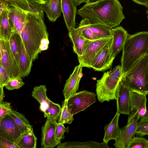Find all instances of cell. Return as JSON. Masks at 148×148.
Listing matches in <instances>:
<instances>
[{"instance_id":"obj_41","label":"cell","mask_w":148,"mask_h":148,"mask_svg":"<svg viewBox=\"0 0 148 148\" xmlns=\"http://www.w3.org/2000/svg\"><path fill=\"white\" fill-rule=\"evenodd\" d=\"M135 3L148 8V0H132Z\"/></svg>"},{"instance_id":"obj_14","label":"cell","mask_w":148,"mask_h":148,"mask_svg":"<svg viewBox=\"0 0 148 148\" xmlns=\"http://www.w3.org/2000/svg\"><path fill=\"white\" fill-rule=\"evenodd\" d=\"M83 67L79 64L75 67L73 71L66 80L62 92L65 100H68L78 90L80 79L82 77Z\"/></svg>"},{"instance_id":"obj_4","label":"cell","mask_w":148,"mask_h":148,"mask_svg":"<svg viewBox=\"0 0 148 148\" xmlns=\"http://www.w3.org/2000/svg\"><path fill=\"white\" fill-rule=\"evenodd\" d=\"M148 70V51L128 71L123 74L120 82L132 91L148 94L146 75Z\"/></svg>"},{"instance_id":"obj_8","label":"cell","mask_w":148,"mask_h":148,"mask_svg":"<svg viewBox=\"0 0 148 148\" xmlns=\"http://www.w3.org/2000/svg\"><path fill=\"white\" fill-rule=\"evenodd\" d=\"M96 95L94 93L86 90L76 92L68 100L69 110L73 115L84 110L96 102Z\"/></svg>"},{"instance_id":"obj_5","label":"cell","mask_w":148,"mask_h":148,"mask_svg":"<svg viewBox=\"0 0 148 148\" xmlns=\"http://www.w3.org/2000/svg\"><path fill=\"white\" fill-rule=\"evenodd\" d=\"M122 75L121 67L119 65L104 73L101 77L97 80L96 91L99 102L116 100V92Z\"/></svg>"},{"instance_id":"obj_25","label":"cell","mask_w":148,"mask_h":148,"mask_svg":"<svg viewBox=\"0 0 148 148\" xmlns=\"http://www.w3.org/2000/svg\"><path fill=\"white\" fill-rule=\"evenodd\" d=\"M41 5L42 9L51 21H56L61 16L62 12L60 0H51L48 3Z\"/></svg>"},{"instance_id":"obj_23","label":"cell","mask_w":148,"mask_h":148,"mask_svg":"<svg viewBox=\"0 0 148 148\" xmlns=\"http://www.w3.org/2000/svg\"><path fill=\"white\" fill-rule=\"evenodd\" d=\"M47 91L45 85H41L34 87L32 92V96L40 103V109L43 113L52 101L47 96Z\"/></svg>"},{"instance_id":"obj_34","label":"cell","mask_w":148,"mask_h":148,"mask_svg":"<svg viewBox=\"0 0 148 148\" xmlns=\"http://www.w3.org/2000/svg\"><path fill=\"white\" fill-rule=\"evenodd\" d=\"M82 36L86 40H93L101 38L92 32L81 20L78 26Z\"/></svg>"},{"instance_id":"obj_15","label":"cell","mask_w":148,"mask_h":148,"mask_svg":"<svg viewBox=\"0 0 148 148\" xmlns=\"http://www.w3.org/2000/svg\"><path fill=\"white\" fill-rule=\"evenodd\" d=\"M131 91L120 81L115 93L117 110L120 114L129 115L130 113V98Z\"/></svg>"},{"instance_id":"obj_32","label":"cell","mask_w":148,"mask_h":148,"mask_svg":"<svg viewBox=\"0 0 148 148\" xmlns=\"http://www.w3.org/2000/svg\"><path fill=\"white\" fill-rule=\"evenodd\" d=\"M139 120L136 134L140 137L148 136V111L144 116Z\"/></svg>"},{"instance_id":"obj_16","label":"cell","mask_w":148,"mask_h":148,"mask_svg":"<svg viewBox=\"0 0 148 148\" xmlns=\"http://www.w3.org/2000/svg\"><path fill=\"white\" fill-rule=\"evenodd\" d=\"M60 2L62 13L69 31L75 28L77 5L74 0H60Z\"/></svg>"},{"instance_id":"obj_37","label":"cell","mask_w":148,"mask_h":148,"mask_svg":"<svg viewBox=\"0 0 148 148\" xmlns=\"http://www.w3.org/2000/svg\"><path fill=\"white\" fill-rule=\"evenodd\" d=\"M11 109L10 103L3 101L0 103V119L9 114Z\"/></svg>"},{"instance_id":"obj_3","label":"cell","mask_w":148,"mask_h":148,"mask_svg":"<svg viewBox=\"0 0 148 148\" xmlns=\"http://www.w3.org/2000/svg\"><path fill=\"white\" fill-rule=\"evenodd\" d=\"M121 62L122 75L148 51V31L129 35L122 49Z\"/></svg>"},{"instance_id":"obj_48","label":"cell","mask_w":148,"mask_h":148,"mask_svg":"<svg viewBox=\"0 0 148 148\" xmlns=\"http://www.w3.org/2000/svg\"></svg>"},{"instance_id":"obj_31","label":"cell","mask_w":148,"mask_h":148,"mask_svg":"<svg viewBox=\"0 0 148 148\" xmlns=\"http://www.w3.org/2000/svg\"><path fill=\"white\" fill-rule=\"evenodd\" d=\"M61 111V106L59 104L51 101L48 108L43 113L45 117L57 121L59 118Z\"/></svg>"},{"instance_id":"obj_26","label":"cell","mask_w":148,"mask_h":148,"mask_svg":"<svg viewBox=\"0 0 148 148\" xmlns=\"http://www.w3.org/2000/svg\"><path fill=\"white\" fill-rule=\"evenodd\" d=\"M37 140L32 128L22 134L16 144L20 148H36Z\"/></svg>"},{"instance_id":"obj_20","label":"cell","mask_w":148,"mask_h":148,"mask_svg":"<svg viewBox=\"0 0 148 148\" xmlns=\"http://www.w3.org/2000/svg\"><path fill=\"white\" fill-rule=\"evenodd\" d=\"M68 34L73 44V50L77 58L81 57L85 42L86 39L82 36L80 28H73L69 31Z\"/></svg>"},{"instance_id":"obj_39","label":"cell","mask_w":148,"mask_h":148,"mask_svg":"<svg viewBox=\"0 0 148 148\" xmlns=\"http://www.w3.org/2000/svg\"><path fill=\"white\" fill-rule=\"evenodd\" d=\"M10 78L6 70L0 65V86L4 87Z\"/></svg>"},{"instance_id":"obj_36","label":"cell","mask_w":148,"mask_h":148,"mask_svg":"<svg viewBox=\"0 0 148 148\" xmlns=\"http://www.w3.org/2000/svg\"><path fill=\"white\" fill-rule=\"evenodd\" d=\"M69 132V127H65L64 124L57 122L55 132V138L56 140L59 144L61 141L64 139L65 136L64 134Z\"/></svg>"},{"instance_id":"obj_21","label":"cell","mask_w":148,"mask_h":148,"mask_svg":"<svg viewBox=\"0 0 148 148\" xmlns=\"http://www.w3.org/2000/svg\"><path fill=\"white\" fill-rule=\"evenodd\" d=\"M120 114L117 110L111 122L108 124H106L104 126L105 133L103 142L108 143L109 140H115L118 137L120 130L118 124Z\"/></svg>"},{"instance_id":"obj_30","label":"cell","mask_w":148,"mask_h":148,"mask_svg":"<svg viewBox=\"0 0 148 148\" xmlns=\"http://www.w3.org/2000/svg\"><path fill=\"white\" fill-rule=\"evenodd\" d=\"M67 100L62 102L61 111L58 123L62 124L72 123L74 120L73 115L69 110L67 107Z\"/></svg>"},{"instance_id":"obj_44","label":"cell","mask_w":148,"mask_h":148,"mask_svg":"<svg viewBox=\"0 0 148 148\" xmlns=\"http://www.w3.org/2000/svg\"><path fill=\"white\" fill-rule=\"evenodd\" d=\"M77 5H79L82 3H86V0H74Z\"/></svg>"},{"instance_id":"obj_40","label":"cell","mask_w":148,"mask_h":148,"mask_svg":"<svg viewBox=\"0 0 148 148\" xmlns=\"http://www.w3.org/2000/svg\"><path fill=\"white\" fill-rule=\"evenodd\" d=\"M49 43V38H45L42 40L40 47V53L42 51L47 50L48 49Z\"/></svg>"},{"instance_id":"obj_18","label":"cell","mask_w":148,"mask_h":148,"mask_svg":"<svg viewBox=\"0 0 148 148\" xmlns=\"http://www.w3.org/2000/svg\"><path fill=\"white\" fill-rule=\"evenodd\" d=\"M112 40L111 51L114 58L122 49L129 34L121 26L111 29Z\"/></svg>"},{"instance_id":"obj_9","label":"cell","mask_w":148,"mask_h":148,"mask_svg":"<svg viewBox=\"0 0 148 148\" xmlns=\"http://www.w3.org/2000/svg\"><path fill=\"white\" fill-rule=\"evenodd\" d=\"M0 65L10 78L19 76L18 66L11 50L9 40L0 38Z\"/></svg>"},{"instance_id":"obj_2","label":"cell","mask_w":148,"mask_h":148,"mask_svg":"<svg viewBox=\"0 0 148 148\" xmlns=\"http://www.w3.org/2000/svg\"><path fill=\"white\" fill-rule=\"evenodd\" d=\"M20 35L27 53L34 61L40 53V47L42 40L49 38L43 10L27 13Z\"/></svg>"},{"instance_id":"obj_24","label":"cell","mask_w":148,"mask_h":148,"mask_svg":"<svg viewBox=\"0 0 148 148\" xmlns=\"http://www.w3.org/2000/svg\"><path fill=\"white\" fill-rule=\"evenodd\" d=\"M33 61L27 53L22 42L20 53L18 69L21 77L28 76L31 71Z\"/></svg>"},{"instance_id":"obj_10","label":"cell","mask_w":148,"mask_h":148,"mask_svg":"<svg viewBox=\"0 0 148 148\" xmlns=\"http://www.w3.org/2000/svg\"><path fill=\"white\" fill-rule=\"evenodd\" d=\"M128 115L127 124L120 129L119 136L115 140L114 145L116 148H126L130 140L135 136L139 118L136 114L130 113Z\"/></svg>"},{"instance_id":"obj_43","label":"cell","mask_w":148,"mask_h":148,"mask_svg":"<svg viewBox=\"0 0 148 148\" xmlns=\"http://www.w3.org/2000/svg\"><path fill=\"white\" fill-rule=\"evenodd\" d=\"M0 103L3 101V98L4 96V93L3 91V87L0 86Z\"/></svg>"},{"instance_id":"obj_22","label":"cell","mask_w":148,"mask_h":148,"mask_svg":"<svg viewBox=\"0 0 148 148\" xmlns=\"http://www.w3.org/2000/svg\"><path fill=\"white\" fill-rule=\"evenodd\" d=\"M57 148H110L107 143H99L93 141L81 142L78 141L66 142L60 143Z\"/></svg>"},{"instance_id":"obj_29","label":"cell","mask_w":148,"mask_h":148,"mask_svg":"<svg viewBox=\"0 0 148 148\" xmlns=\"http://www.w3.org/2000/svg\"><path fill=\"white\" fill-rule=\"evenodd\" d=\"M82 21L92 32L101 38L112 37L111 29L98 24H88L83 19Z\"/></svg>"},{"instance_id":"obj_45","label":"cell","mask_w":148,"mask_h":148,"mask_svg":"<svg viewBox=\"0 0 148 148\" xmlns=\"http://www.w3.org/2000/svg\"><path fill=\"white\" fill-rule=\"evenodd\" d=\"M103 0H86V3L90 4L95 3Z\"/></svg>"},{"instance_id":"obj_46","label":"cell","mask_w":148,"mask_h":148,"mask_svg":"<svg viewBox=\"0 0 148 148\" xmlns=\"http://www.w3.org/2000/svg\"><path fill=\"white\" fill-rule=\"evenodd\" d=\"M146 79L148 84V70L146 75Z\"/></svg>"},{"instance_id":"obj_17","label":"cell","mask_w":148,"mask_h":148,"mask_svg":"<svg viewBox=\"0 0 148 148\" xmlns=\"http://www.w3.org/2000/svg\"><path fill=\"white\" fill-rule=\"evenodd\" d=\"M147 101L146 95L131 91L130 98L131 112H137L139 119L144 116L148 112L146 108Z\"/></svg>"},{"instance_id":"obj_38","label":"cell","mask_w":148,"mask_h":148,"mask_svg":"<svg viewBox=\"0 0 148 148\" xmlns=\"http://www.w3.org/2000/svg\"><path fill=\"white\" fill-rule=\"evenodd\" d=\"M0 148H20L15 143L0 136Z\"/></svg>"},{"instance_id":"obj_42","label":"cell","mask_w":148,"mask_h":148,"mask_svg":"<svg viewBox=\"0 0 148 148\" xmlns=\"http://www.w3.org/2000/svg\"><path fill=\"white\" fill-rule=\"evenodd\" d=\"M37 3L42 5L49 2L51 0H30Z\"/></svg>"},{"instance_id":"obj_28","label":"cell","mask_w":148,"mask_h":148,"mask_svg":"<svg viewBox=\"0 0 148 148\" xmlns=\"http://www.w3.org/2000/svg\"><path fill=\"white\" fill-rule=\"evenodd\" d=\"M10 46L13 54L18 66L22 40L20 34L15 32L9 40Z\"/></svg>"},{"instance_id":"obj_27","label":"cell","mask_w":148,"mask_h":148,"mask_svg":"<svg viewBox=\"0 0 148 148\" xmlns=\"http://www.w3.org/2000/svg\"><path fill=\"white\" fill-rule=\"evenodd\" d=\"M9 114L18 126L22 134L33 128L30 122L21 113L12 109Z\"/></svg>"},{"instance_id":"obj_12","label":"cell","mask_w":148,"mask_h":148,"mask_svg":"<svg viewBox=\"0 0 148 148\" xmlns=\"http://www.w3.org/2000/svg\"><path fill=\"white\" fill-rule=\"evenodd\" d=\"M21 135L9 114L0 119V136L16 143Z\"/></svg>"},{"instance_id":"obj_6","label":"cell","mask_w":148,"mask_h":148,"mask_svg":"<svg viewBox=\"0 0 148 148\" xmlns=\"http://www.w3.org/2000/svg\"><path fill=\"white\" fill-rule=\"evenodd\" d=\"M9 16L15 32L20 34L24 27L27 13L42 10L41 5L30 0H8Z\"/></svg>"},{"instance_id":"obj_47","label":"cell","mask_w":148,"mask_h":148,"mask_svg":"<svg viewBox=\"0 0 148 148\" xmlns=\"http://www.w3.org/2000/svg\"><path fill=\"white\" fill-rule=\"evenodd\" d=\"M147 14H148V16H147V18H148V10H147Z\"/></svg>"},{"instance_id":"obj_7","label":"cell","mask_w":148,"mask_h":148,"mask_svg":"<svg viewBox=\"0 0 148 148\" xmlns=\"http://www.w3.org/2000/svg\"><path fill=\"white\" fill-rule=\"evenodd\" d=\"M112 38V37L101 38L93 40H87L82 55L78 58L79 64L83 67L91 68L92 63L96 56Z\"/></svg>"},{"instance_id":"obj_1","label":"cell","mask_w":148,"mask_h":148,"mask_svg":"<svg viewBox=\"0 0 148 148\" xmlns=\"http://www.w3.org/2000/svg\"><path fill=\"white\" fill-rule=\"evenodd\" d=\"M123 7L119 0H103L86 3L77 13L88 24H98L112 29L125 19Z\"/></svg>"},{"instance_id":"obj_13","label":"cell","mask_w":148,"mask_h":148,"mask_svg":"<svg viewBox=\"0 0 148 148\" xmlns=\"http://www.w3.org/2000/svg\"><path fill=\"white\" fill-rule=\"evenodd\" d=\"M57 122V121L47 118L45 123L41 127V147L53 148L58 145L55 138Z\"/></svg>"},{"instance_id":"obj_11","label":"cell","mask_w":148,"mask_h":148,"mask_svg":"<svg viewBox=\"0 0 148 148\" xmlns=\"http://www.w3.org/2000/svg\"><path fill=\"white\" fill-rule=\"evenodd\" d=\"M112 39L104 47L95 58L91 66L95 71H104L112 67L115 58L111 51Z\"/></svg>"},{"instance_id":"obj_19","label":"cell","mask_w":148,"mask_h":148,"mask_svg":"<svg viewBox=\"0 0 148 148\" xmlns=\"http://www.w3.org/2000/svg\"><path fill=\"white\" fill-rule=\"evenodd\" d=\"M9 14L8 7L0 12V38L8 40L15 32Z\"/></svg>"},{"instance_id":"obj_35","label":"cell","mask_w":148,"mask_h":148,"mask_svg":"<svg viewBox=\"0 0 148 148\" xmlns=\"http://www.w3.org/2000/svg\"><path fill=\"white\" fill-rule=\"evenodd\" d=\"M19 76L10 78L4 86L9 90L18 89L23 86L25 83Z\"/></svg>"},{"instance_id":"obj_33","label":"cell","mask_w":148,"mask_h":148,"mask_svg":"<svg viewBox=\"0 0 148 148\" xmlns=\"http://www.w3.org/2000/svg\"><path fill=\"white\" fill-rule=\"evenodd\" d=\"M126 148H148V140L142 137L135 136L128 142Z\"/></svg>"}]
</instances>
